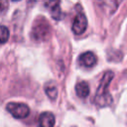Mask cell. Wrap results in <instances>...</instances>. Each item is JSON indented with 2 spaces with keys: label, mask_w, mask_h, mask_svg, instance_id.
<instances>
[{
  "label": "cell",
  "mask_w": 127,
  "mask_h": 127,
  "mask_svg": "<svg viewBox=\"0 0 127 127\" xmlns=\"http://www.w3.org/2000/svg\"><path fill=\"white\" fill-rule=\"evenodd\" d=\"M49 30V25L47 23H45L44 21L43 22H39L38 26H35L34 29H33V36L36 38V39H42L43 37H46L47 35L43 33V31H46L48 32Z\"/></svg>",
  "instance_id": "9c48e42d"
},
{
  "label": "cell",
  "mask_w": 127,
  "mask_h": 127,
  "mask_svg": "<svg viewBox=\"0 0 127 127\" xmlns=\"http://www.w3.org/2000/svg\"><path fill=\"white\" fill-rule=\"evenodd\" d=\"M13 1H20V0H13Z\"/></svg>",
  "instance_id": "7c38bea8"
},
{
  "label": "cell",
  "mask_w": 127,
  "mask_h": 127,
  "mask_svg": "<svg viewBox=\"0 0 127 127\" xmlns=\"http://www.w3.org/2000/svg\"><path fill=\"white\" fill-rule=\"evenodd\" d=\"M78 61L80 65L85 67H91L96 64V57L91 52H85L79 56Z\"/></svg>",
  "instance_id": "5b68a950"
},
{
  "label": "cell",
  "mask_w": 127,
  "mask_h": 127,
  "mask_svg": "<svg viewBox=\"0 0 127 127\" xmlns=\"http://www.w3.org/2000/svg\"><path fill=\"white\" fill-rule=\"evenodd\" d=\"M7 111L17 119L26 118L30 113V108L27 104L21 102H10L6 105Z\"/></svg>",
  "instance_id": "7a4b0ae2"
},
{
  "label": "cell",
  "mask_w": 127,
  "mask_h": 127,
  "mask_svg": "<svg viewBox=\"0 0 127 127\" xmlns=\"http://www.w3.org/2000/svg\"><path fill=\"white\" fill-rule=\"evenodd\" d=\"M44 6L50 12L52 18L54 20L62 19V11H61V0H43Z\"/></svg>",
  "instance_id": "3957f363"
},
{
  "label": "cell",
  "mask_w": 127,
  "mask_h": 127,
  "mask_svg": "<svg viewBox=\"0 0 127 127\" xmlns=\"http://www.w3.org/2000/svg\"><path fill=\"white\" fill-rule=\"evenodd\" d=\"M55 116L52 112H43L39 117V127H54Z\"/></svg>",
  "instance_id": "52a82bcc"
},
{
  "label": "cell",
  "mask_w": 127,
  "mask_h": 127,
  "mask_svg": "<svg viewBox=\"0 0 127 127\" xmlns=\"http://www.w3.org/2000/svg\"><path fill=\"white\" fill-rule=\"evenodd\" d=\"M75 92L76 95L80 98H85L89 94V85L85 81H80L75 85Z\"/></svg>",
  "instance_id": "ba28073f"
},
{
  "label": "cell",
  "mask_w": 127,
  "mask_h": 127,
  "mask_svg": "<svg viewBox=\"0 0 127 127\" xmlns=\"http://www.w3.org/2000/svg\"><path fill=\"white\" fill-rule=\"evenodd\" d=\"M45 91H46V94L52 99V100H55L58 96V89L56 87V85H54L53 83H49L45 86Z\"/></svg>",
  "instance_id": "30bf717a"
},
{
  "label": "cell",
  "mask_w": 127,
  "mask_h": 127,
  "mask_svg": "<svg viewBox=\"0 0 127 127\" xmlns=\"http://www.w3.org/2000/svg\"><path fill=\"white\" fill-rule=\"evenodd\" d=\"M121 1L122 0H97L102 9L106 11L108 14H113L117 10Z\"/></svg>",
  "instance_id": "8992f818"
},
{
  "label": "cell",
  "mask_w": 127,
  "mask_h": 127,
  "mask_svg": "<svg viewBox=\"0 0 127 127\" xmlns=\"http://www.w3.org/2000/svg\"><path fill=\"white\" fill-rule=\"evenodd\" d=\"M71 28H72L73 33L76 35H81L82 33H84V31L87 28V20L83 13L79 12L75 15Z\"/></svg>",
  "instance_id": "277c9868"
},
{
  "label": "cell",
  "mask_w": 127,
  "mask_h": 127,
  "mask_svg": "<svg viewBox=\"0 0 127 127\" xmlns=\"http://www.w3.org/2000/svg\"><path fill=\"white\" fill-rule=\"evenodd\" d=\"M0 36H1V43L4 44L8 38H9V30L5 27V26H1V29H0Z\"/></svg>",
  "instance_id": "8fae6325"
},
{
  "label": "cell",
  "mask_w": 127,
  "mask_h": 127,
  "mask_svg": "<svg viewBox=\"0 0 127 127\" xmlns=\"http://www.w3.org/2000/svg\"><path fill=\"white\" fill-rule=\"evenodd\" d=\"M113 76H114V73L110 70H107L103 73L94 96V102L96 105L100 107H104L112 103V96L108 92V86Z\"/></svg>",
  "instance_id": "6da1fadb"
}]
</instances>
